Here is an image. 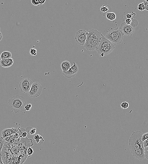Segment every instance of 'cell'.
Wrapping results in <instances>:
<instances>
[{"label": "cell", "mask_w": 148, "mask_h": 164, "mask_svg": "<svg viewBox=\"0 0 148 164\" xmlns=\"http://www.w3.org/2000/svg\"><path fill=\"white\" fill-rule=\"evenodd\" d=\"M124 35L119 27H118L109 31L105 37L112 43L119 44L122 42Z\"/></svg>", "instance_id": "5b68a950"}, {"label": "cell", "mask_w": 148, "mask_h": 164, "mask_svg": "<svg viewBox=\"0 0 148 164\" xmlns=\"http://www.w3.org/2000/svg\"><path fill=\"white\" fill-rule=\"evenodd\" d=\"M32 106V104H27L25 106V111H28L30 110Z\"/></svg>", "instance_id": "f1b7e54d"}, {"label": "cell", "mask_w": 148, "mask_h": 164, "mask_svg": "<svg viewBox=\"0 0 148 164\" xmlns=\"http://www.w3.org/2000/svg\"><path fill=\"white\" fill-rule=\"evenodd\" d=\"M123 22H125L126 24L128 25H131L132 27H137L138 25V20L134 18H125L123 20Z\"/></svg>", "instance_id": "5bb4252c"}, {"label": "cell", "mask_w": 148, "mask_h": 164, "mask_svg": "<svg viewBox=\"0 0 148 164\" xmlns=\"http://www.w3.org/2000/svg\"><path fill=\"white\" fill-rule=\"evenodd\" d=\"M148 139V133H145L143 134L142 137V141L143 142L144 141Z\"/></svg>", "instance_id": "f546056e"}, {"label": "cell", "mask_w": 148, "mask_h": 164, "mask_svg": "<svg viewBox=\"0 0 148 164\" xmlns=\"http://www.w3.org/2000/svg\"><path fill=\"white\" fill-rule=\"evenodd\" d=\"M33 83V82L29 78H26L22 79L19 85L21 92L24 93H28Z\"/></svg>", "instance_id": "52a82bcc"}, {"label": "cell", "mask_w": 148, "mask_h": 164, "mask_svg": "<svg viewBox=\"0 0 148 164\" xmlns=\"http://www.w3.org/2000/svg\"><path fill=\"white\" fill-rule=\"evenodd\" d=\"M19 130V129L16 128L5 129L2 131L1 134L2 137L4 138L11 134L18 133Z\"/></svg>", "instance_id": "7c38bea8"}, {"label": "cell", "mask_w": 148, "mask_h": 164, "mask_svg": "<svg viewBox=\"0 0 148 164\" xmlns=\"http://www.w3.org/2000/svg\"><path fill=\"white\" fill-rule=\"evenodd\" d=\"M79 71V67L78 64L75 62H73V65L66 72H62L63 74L66 78L71 79L75 77Z\"/></svg>", "instance_id": "9c48e42d"}, {"label": "cell", "mask_w": 148, "mask_h": 164, "mask_svg": "<svg viewBox=\"0 0 148 164\" xmlns=\"http://www.w3.org/2000/svg\"><path fill=\"white\" fill-rule=\"evenodd\" d=\"M5 140L2 136H0V153L1 152L3 146L5 144Z\"/></svg>", "instance_id": "7402d4cb"}, {"label": "cell", "mask_w": 148, "mask_h": 164, "mask_svg": "<svg viewBox=\"0 0 148 164\" xmlns=\"http://www.w3.org/2000/svg\"><path fill=\"white\" fill-rule=\"evenodd\" d=\"M143 134L140 131L133 132L129 139V146L131 152L141 148H144L142 140Z\"/></svg>", "instance_id": "277c9868"}, {"label": "cell", "mask_w": 148, "mask_h": 164, "mask_svg": "<svg viewBox=\"0 0 148 164\" xmlns=\"http://www.w3.org/2000/svg\"><path fill=\"white\" fill-rule=\"evenodd\" d=\"M61 67L62 72H66L71 67V64L68 61H65L61 63Z\"/></svg>", "instance_id": "2e32d148"}, {"label": "cell", "mask_w": 148, "mask_h": 164, "mask_svg": "<svg viewBox=\"0 0 148 164\" xmlns=\"http://www.w3.org/2000/svg\"><path fill=\"white\" fill-rule=\"evenodd\" d=\"M138 9L140 11H143L145 10V7L143 3H140L138 5Z\"/></svg>", "instance_id": "603a6c76"}, {"label": "cell", "mask_w": 148, "mask_h": 164, "mask_svg": "<svg viewBox=\"0 0 148 164\" xmlns=\"http://www.w3.org/2000/svg\"><path fill=\"white\" fill-rule=\"evenodd\" d=\"M27 134H30V135H32L35 134L36 129L34 128L31 127L30 129H29V128H27L26 129Z\"/></svg>", "instance_id": "44dd1931"}, {"label": "cell", "mask_w": 148, "mask_h": 164, "mask_svg": "<svg viewBox=\"0 0 148 164\" xmlns=\"http://www.w3.org/2000/svg\"><path fill=\"white\" fill-rule=\"evenodd\" d=\"M144 147L148 146V139H146L143 142Z\"/></svg>", "instance_id": "d6a6232c"}, {"label": "cell", "mask_w": 148, "mask_h": 164, "mask_svg": "<svg viewBox=\"0 0 148 164\" xmlns=\"http://www.w3.org/2000/svg\"><path fill=\"white\" fill-rule=\"evenodd\" d=\"M39 3V6H42L43 4H44L45 1V0H38Z\"/></svg>", "instance_id": "836d02e7"}, {"label": "cell", "mask_w": 148, "mask_h": 164, "mask_svg": "<svg viewBox=\"0 0 148 164\" xmlns=\"http://www.w3.org/2000/svg\"><path fill=\"white\" fill-rule=\"evenodd\" d=\"M111 8L108 5H104L101 6L98 11L102 15L105 16L107 13L111 12Z\"/></svg>", "instance_id": "9a60e30c"}, {"label": "cell", "mask_w": 148, "mask_h": 164, "mask_svg": "<svg viewBox=\"0 0 148 164\" xmlns=\"http://www.w3.org/2000/svg\"></svg>", "instance_id": "74e56055"}, {"label": "cell", "mask_w": 148, "mask_h": 164, "mask_svg": "<svg viewBox=\"0 0 148 164\" xmlns=\"http://www.w3.org/2000/svg\"><path fill=\"white\" fill-rule=\"evenodd\" d=\"M42 91V87L41 84L38 82H34L28 93V95L31 98H37L41 95Z\"/></svg>", "instance_id": "8992f818"}, {"label": "cell", "mask_w": 148, "mask_h": 164, "mask_svg": "<svg viewBox=\"0 0 148 164\" xmlns=\"http://www.w3.org/2000/svg\"><path fill=\"white\" fill-rule=\"evenodd\" d=\"M8 103L13 108L15 113L22 112L25 111V106L27 104L24 97L19 95L11 97L8 101Z\"/></svg>", "instance_id": "7a4b0ae2"}, {"label": "cell", "mask_w": 148, "mask_h": 164, "mask_svg": "<svg viewBox=\"0 0 148 164\" xmlns=\"http://www.w3.org/2000/svg\"><path fill=\"white\" fill-rule=\"evenodd\" d=\"M12 134L9 135V136H7L5 138H4V139L5 141L9 143H12L15 141V140L14 137V134L12 136Z\"/></svg>", "instance_id": "ffe728a7"}, {"label": "cell", "mask_w": 148, "mask_h": 164, "mask_svg": "<svg viewBox=\"0 0 148 164\" xmlns=\"http://www.w3.org/2000/svg\"><path fill=\"white\" fill-rule=\"evenodd\" d=\"M102 35L95 29L87 32V36L84 47L88 50L94 51L96 49L101 42Z\"/></svg>", "instance_id": "6da1fadb"}, {"label": "cell", "mask_w": 148, "mask_h": 164, "mask_svg": "<svg viewBox=\"0 0 148 164\" xmlns=\"http://www.w3.org/2000/svg\"><path fill=\"white\" fill-rule=\"evenodd\" d=\"M87 32L86 30H80L76 33L75 38L76 42L80 45H84L86 42Z\"/></svg>", "instance_id": "ba28073f"}, {"label": "cell", "mask_w": 148, "mask_h": 164, "mask_svg": "<svg viewBox=\"0 0 148 164\" xmlns=\"http://www.w3.org/2000/svg\"><path fill=\"white\" fill-rule=\"evenodd\" d=\"M33 151L32 148L29 147L27 149V155L28 156H31L33 154Z\"/></svg>", "instance_id": "4316f807"}, {"label": "cell", "mask_w": 148, "mask_h": 164, "mask_svg": "<svg viewBox=\"0 0 148 164\" xmlns=\"http://www.w3.org/2000/svg\"><path fill=\"white\" fill-rule=\"evenodd\" d=\"M119 28L123 35L126 36H132L135 32V27H132L131 25H128L124 22H123L122 23Z\"/></svg>", "instance_id": "30bf717a"}, {"label": "cell", "mask_w": 148, "mask_h": 164, "mask_svg": "<svg viewBox=\"0 0 148 164\" xmlns=\"http://www.w3.org/2000/svg\"><path fill=\"white\" fill-rule=\"evenodd\" d=\"M121 107L123 109L127 108L129 107V103L126 102H123L121 104Z\"/></svg>", "instance_id": "cb8c5ba5"}, {"label": "cell", "mask_w": 148, "mask_h": 164, "mask_svg": "<svg viewBox=\"0 0 148 164\" xmlns=\"http://www.w3.org/2000/svg\"><path fill=\"white\" fill-rule=\"evenodd\" d=\"M31 2L33 5L36 6H39L38 0H31Z\"/></svg>", "instance_id": "4dcf8cb0"}, {"label": "cell", "mask_w": 148, "mask_h": 164, "mask_svg": "<svg viewBox=\"0 0 148 164\" xmlns=\"http://www.w3.org/2000/svg\"><path fill=\"white\" fill-rule=\"evenodd\" d=\"M13 63V59L11 58L1 60L0 61V65L1 66L6 68L11 66Z\"/></svg>", "instance_id": "4fadbf2b"}, {"label": "cell", "mask_w": 148, "mask_h": 164, "mask_svg": "<svg viewBox=\"0 0 148 164\" xmlns=\"http://www.w3.org/2000/svg\"><path fill=\"white\" fill-rule=\"evenodd\" d=\"M3 39V35H2V33L0 31V42Z\"/></svg>", "instance_id": "d590c367"}, {"label": "cell", "mask_w": 148, "mask_h": 164, "mask_svg": "<svg viewBox=\"0 0 148 164\" xmlns=\"http://www.w3.org/2000/svg\"><path fill=\"white\" fill-rule=\"evenodd\" d=\"M145 0L146 1H147L148 2V0Z\"/></svg>", "instance_id": "8d00e7d4"}, {"label": "cell", "mask_w": 148, "mask_h": 164, "mask_svg": "<svg viewBox=\"0 0 148 164\" xmlns=\"http://www.w3.org/2000/svg\"><path fill=\"white\" fill-rule=\"evenodd\" d=\"M144 5L145 7V10L146 11H148V2L146 1H144L143 2Z\"/></svg>", "instance_id": "1f68e13d"}, {"label": "cell", "mask_w": 148, "mask_h": 164, "mask_svg": "<svg viewBox=\"0 0 148 164\" xmlns=\"http://www.w3.org/2000/svg\"><path fill=\"white\" fill-rule=\"evenodd\" d=\"M12 54L11 52L9 51H4L1 53L0 56V58L1 60L11 58Z\"/></svg>", "instance_id": "ac0fdd59"}, {"label": "cell", "mask_w": 148, "mask_h": 164, "mask_svg": "<svg viewBox=\"0 0 148 164\" xmlns=\"http://www.w3.org/2000/svg\"><path fill=\"white\" fill-rule=\"evenodd\" d=\"M133 157L141 160L145 158L144 153V148H141L137 149L131 152Z\"/></svg>", "instance_id": "8fae6325"}, {"label": "cell", "mask_w": 148, "mask_h": 164, "mask_svg": "<svg viewBox=\"0 0 148 164\" xmlns=\"http://www.w3.org/2000/svg\"><path fill=\"white\" fill-rule=\"evenodd\" d=\"M105 16L110 21H113L115 19L116 15L114 12H108L106 13Z\"/></svg>", "instance_id": "d6986e66"}, {"label": "cell", "mask_w": 148, "mask_h": 164, "mask_svg": "<svg viewBox=\"0 0 148 164\" xmlns=\"http://www.w3.org/2000/svg\"><path fill=\"white\" fill-rule=\"evenodd\" d=\"M30 53L31 55L35 56L37 54V50L35 49L32 48L30 49Z\"/></svg>", "instance_id": "d4e9b609"}, {"label": "cell", "mask_w": 148, "mask_h": 164, "mask_svg": "<svg viewBox=\"0 0 148 164\" xmlns=\"http://www.w3.org/2000/svg\"><path fill=\"white\" fill-rule=\"evenodd\" d=\"M115 45L102 35L101 42L96 50L100 56L107 55L115 49Z\"/></svg>", "instance_id": "3957f363"}, {"label": "cell", "mask_w": 148, "mask_h": 164, "mask_svg": "<svg viewBox=\"0 0 148 164\" xmlns=\"http://www.w3.org/2000/svg\"><path fill=\"white\" fill-rule=\"evenodd\" d=\"M144 153L145 158L148 160V146L144 148Z\"/></svg>", "instance_id": "83f0119b"}, {"label": "cell", "mask_w": 148, "mask_h": 164, "mask_svg": "<svg viewBox=\"0 0 148 164\" xmlns=\"http://www.w3.org/2000/svg\"><path fill=\"white\" fill-rule=\"evenodd\" d=\"M3 161L2 160V155L1 153H0V164H3Z\"/></svg>", "instance_id": "e575fe53"}, {"label": "cell", "mask_w": 148, "mask_h": 164, "mask_svg": "<svg viewBox=\"0 0 148 164\" xmlns=\"http://www.w3.org/2000/svg\"><path fill=\"white\" fill-rule=\"evenodd\" d=\"M35 144L37 145H40L44 142V138L38 134L35 135L34 137Z\"/></svg>", "instance_id": "e0dca14e"}, {"label": "cell", "mask_w": 148, "mask_h": 164, "mask_svg": "<svg viewBox=\"0 0 148 164\" xmlns=\"http://www.w3.org/2000/svg\"><path fill=\"white\" fill-rule=\"evenodd\" d=\"M136 15V13L133 12L132 14L128 13L126 15L125 17L127 18H133V17L135 16Z\"/></svg>", "instance_id": "484cf974"}]
</instances>
